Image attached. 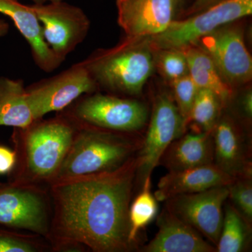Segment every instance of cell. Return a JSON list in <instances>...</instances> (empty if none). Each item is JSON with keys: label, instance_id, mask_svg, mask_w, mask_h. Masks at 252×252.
<instances>
[{"label": "cell", "instance_id": "obj_1", "mask_svg": "<svg viewBox=\"0 0 252 252\" xmlns=\"http://www.w3.org/2000/svg\"><path fill=\"white\" fill-rule=\"evenodd\" d=\"M137 155L112 171L49 184L53 205L47 239L55 248L85 246L94 252H126L129 207L137 185Z\"/></svg>", "mask_w": 252, "mask_h": 252}, {"label": "cell", "instance_id": "obj_2", "mask_svg": "<svg viewBox=\"0 0 252 252\" xmlns=\"http://www.w3.org/2000/svg\"><path fill=\"white\" fill-rule=\"evenodd\" d=\"M76 130L77 123L63 112L52 119H38L24 128H14L12 140L17 160L11 182L49 184L72 144Z\"/></svg>", "mask_w": 252, "mask_h": 252}, {"label": "cell", "instance_id": "obj_3", "mask_svg": "<svg viewBox=\"0 0 252 252\" xmlns=\"http://www.w3.org/2000/svg\"><path fill=\"white\" fill-rule=\"evenodd\" d=\"M81 63L99 90L125 97L142 94L155 69L154 49L148 36H126L117 45L96 50Z\"/></svg>", "mask_w": 252, "mask_h": 252}, {"label": "cell", "instance_id": "obj_4", "mask_svg": "<svg viewBox=\"0 0 252 252\" xmlns=\"http://www.w3.org/2000/svg\"><path fill=\"white\" fill-rule=\"evenodd\" d=\"M75 122L77 130L72 144L50 183L112 171L135 157L142 147L143 138L137 133L115 132Z\"/></svg>", "mask_w": 252, "mask_h": 252}, {"label": "cell", "instance_id": "obj_5", "mask_svg": "<svg viewBox=\"0 0 252 252\" xmlns=\"http://www.w3.org/2000/svg\"><path fill=\"white\" fill-rule=\"evenodd\" d=\"M63 112L81 124L126 133L142 130L150 114L142 101L98 91L81 96Z\"/></svg>", "mask_w": 252, "mask_h": 252}, {"label": "cell", "instance_id": "obj_6", "mask_svg": "<svg viewBox=\"0 0 252 252\" xmlns=\"http://www.w3.org/2000/svg\"><path fill=\"white\" fill-rule=\"evenodd\" d=\"M252 14V0H223L182 20H174L165 31L148 36L154 50L185 49L214 31Z\"/></svg>", "mask_w": 252, "mask_h": 252}, {"label": "cell", "instance_id": "obj_7", "mask_svg": "<svg viewBox=\"0 0 252 252\" xmlns=\"http://www.w3.org/2000/svg\"><path fill=\"white\" fill-rule=\"evenodd\" d=\"M51 198L37 184L0 183V225L48 238Z\"/></svg>", "mask_w": 252, "mask_h": 252}, {"label": "cell", "instance_id": "obj_8", "mask_svg": "<svg viewBox=\"0 0 252 252\" xmlns=\"http://www.w3.org/2000/svg\"><path fill=\"white\" fill-rule=\"evenodd\" d=\"M149 115L148 129L137 154V185L151 177L165 149L188 130L187 120L167 93L156 96Z\"/></svg>", "mask_w": 252, "mask_h": 252}, {"label": "cell", "instance_id": "obj_9", "mask_svg": "<svg viewBox=\"0 0 252 252\" xmlns=\"http://www.w3.org/2000/svg\"><path fill=\"white\" fill-rule=\"evenodd\" d=\"M98 91L97 84L81 62L26 87L36 120L50 112H63L81 96Z\"/></svg>", "mask_w": 252, "mask_h": 252}, {"label": "cell", "instance_id": "obj_10", "mask_svg": "<svg viewBox=\"0 0 252 252\" xmlns=\"http://www.w3.org/2000/svg\"><path fill=\"white\" fill-rule=\"evenodd\" d=\"M50 49L64 61L88 35L91 21L79 6L63 0L31 5Z\"/></svg>", "mask_w": 252, "mask_h": 252}, {"label": "cell", "instance_id": "obj_11", "mask_svg": "<svg viewBox=\"0 0 252 252\" xmlns=\"http://www.w3.org/2000/svg\"><path fill=\"white\" fill-rule=\"evenodd\" d=\"M233 23L204 36L196 45L210 56L223 80L233 89L251 81L252 59L243 30Z\"/></svg>", "mask_w": 252, "mask_h": 252}, {"label": "cell", "instance_id": "obj_12", "mask_svg": "<svg viewBox=\"0 0 252 252\" xmlns=\"http://www.w3.org/2000/svg\"><path fill=\"white\" fill-rule=\"evenodd\" d=\"M228 187L220 186L198 193L176 195L165 200L164 207L216 248L223 223V207L228 200Z\"/></svg>", "mask_w": 252, "mask_h": 252}, {"label": "cell", "instance_id": "obj_13", "mask_svg": "<svg viewBox=\"0 0 252 252\" xmlns=\"http://www.w3.org/2000/svg\"><path fill=\"white\" fill-rule=\"evenodd\" d=\"M214 162L233 178L252 177V138L234 118L222 112L212 131Z\"/></svg>", "mask_w": 252, "mask_h": 252}, {"label": "cell", "instance_id": "obj_14", "mask_svg": "<svg viewBox=\"0 0 252 252\" xmlns=\"http://www.w3.org/2000/svg\"><path fill=\"white\" fill-rule=\"evenodd\" d=\"M118 24L126 36L160 34L175 20V0H117Z\"/></svg>", "mask_w": 252, "mask_h": 252}, {"label": "cell", "instance_id": "obj_15", "mask_svg": "<svg viewBox=\"0 0 252 252\" xmlns=\"http://www.w3.org/2000/svg\"><path fill=\"white\" fill-rule=\"evenodd\" d=\"M157 235L142 252H215L216 248L191 225L164 207L157 218Z\"/></svg>", "mask_w": 252, "mask_h": 252}, {"label": "cell", "instance_id": "obj_16", "mask_svg": "<svg viewBox=\"0 0 252 252\" xmlns=\"http://www.w3.org/2000/svg\"><path fill=\"white\" fill-rule=\"evenodd\" d=\"M0 13L13 21L27 41L34 62L39 69L51 72L64 62L46 44L40 23L31 5L21 4L18 0H0Z\"/></svg>", "mask_w": 252, "mask_h": 252}, {"label": "cell", "instance_id": "obj_17", "mask_svg": "<svg viewBox=\"0 0 252 252\" xmlns=\"http://www.w3.org/2000/svg\"><path fill=\"white\" fill-rule=\"evenodd\" d=\"M235 180L225 173L216 164H209L169 172L159 180L154 196L157 201L182 194L198 193L220 186H228Z\"/></svg>", "mask_w": 252, "mask_h": 252}, {"label": "cell", "instance_id": "obj_18", "mask_svg": "<svg viewBox=\"0 0 252 252\" xmlns=\"http://www.w3.org/2000/svg\"><path fill=\"white\" fill-rule=\"evenodd\" d=\"M212 131L186 132L165 149L158 165L172 172L214 163Z\"/></svg>", "mask_w": 252, "mask_h": 252}, {"label": "cell", "instance_id": "obj_19", "mask_svg": "<svg viewBox=\"0 0 252 252\" xmlns=\"http://www.w3.org/2000/svg\"><path fill=\"white\" fill-rule=\"evenodd\" d=\"M36 120L24 81L0 77V126L24 128Z\"/></svg>", "mask_w": 252, "mask_h": 252}, {"label": "cell", "instance_id": "obj_20", "mask_svg": "<svg viewBox=\"0 0 252 252\" xmlns=\"http://www.w3.org/2000/svg\"><path fill=\"white\" fill-rule=\"evenodd\" d=\"M183 51L188 62L189 75L198 89L212 91L226 107L233 98V89L223 80L210 56L197 45Z\"/></svg>", "mask_w": 252, "mask_h": 252}, {"label": "cell", "instance_id": "obj_21", "mask_svg": "<svg viewBox=\"0 0 252 252\" xmlns=\"http://www.w3.org/2000/svg\"><path fill=\"white\" fill-rule=\"evenodd\" d=\"M252 227L229 200H226L217 252H241L248 250L251 242Z\"/></svg>", "mask_w": 252, "mask_h": 252}, {"label": "cell", "instance_id": "obj_22", "mask_svg": "<svg viewBox=\"0 0 252 252\" xmlns=\"http://www.w3.org/2000/svg\"><path fill=\"white\" fill-rule=\"evenodd\" d=\"M157 200L151 190V177L142 185L141 191L132 200L129 207V241L137 247V235L157 216Z\"/></svg>", "mask_w": 252, "mask_h": 252}, {"label": "cell", "instance_id": "obj_23", "mask_svg": "<svg viewBox=\"0 0 252 252\" xmlns=\"http://www.w3.org/2000/svg\"><path fill=\"white\" fill-rule=\"evenodd\" d=\"M223 108L224 106L216 94L206 89H198L187 119V126L192 124L194 132L212 131Z\"/></svg>", "mask_w": 252, "mask_h": 252}, {"label": "cell", "instance_id": "obj_24", "mask_svg": "<svg viewBox=\"0 0 252 252\" xmlns=\"http://www.w3.org/2000/svg\"><path fill=\"white\" fill-rule=\"evenodd\" d=\"M155 69L165 79L172 82L189 74V66L185 51L182 49L154 50Z\"/></svg>", "mask_w": 252, "mask_h": 252}, {"label": "cell", "instance_id": "obj_25", "mask_svg": "<svg viewBox=\"0 0 252 252\" xmlns=\"http://www.w3.org/2000/svg\"><path fill=\"white\" fill-rule=\"evenodd\" d=\"M228 187V200L252 226V177L235 179Z\"/></svg>", "mask_w": 252, "mask_h": 252}, {"label": "cell", "instance_id": "obj_26", "mask_svg": "<svg viewBox=\"0 0 252 252\" xmlns=\"http://www.w3.org/2000/svg\"><path fill=\"white\" fill-rule=\"evenodd\" d=\"M172 98L186 120L193 105L198 89L189 74L170 82Z\"/></svg>", "mask_w": 252, "mask_h": 252}, {"label": "cell", "instance_id": "obj_27", "mask_svg": "<svg viewBox=\"0 0 252 252\" xmlns=\"http://www.w3.org/2000/svg\"><path fill=\"white\" fill-rule=\"evenodd\" d=\"M41 249L34 237L0 228V252H36Z\"/></svg>", "mask_w": 252, "mask_h": 252}, {"label": "cell", "instance_id": "obj_28", "mask_svg": "<svg viewBox=\"0 0 252 252\" xmlns=\"http://www.w3.org/2000/svg\"><path fill=\"white\" fill-rule=\"evenodd\" d=\"M16 151L0 145V175L11 173L16 166Z\"/></svg>", "mask_w": 252, "mask_h": 252}, {"label": "cell", "instance_id": "obj_29", "mask_svg": "<svg viewBox=\"0 0 252 252\" xmlns=\"http://www.w3.org/2000/svg\"><path fill=\"white\" fill-rule=\"evenodd\" d=\"M239 108L243 117L245 118L248 122H251L252 117V91L251 89L245 91L239 100Z\"/></svg>", "mask_w": 252, "mask_h": 252}, {"label": "cell", "instance_id": "obj_30", "mask_svg": "<svg viewBox=\"0 0 252 252\" xmlns=\"http://www.w3.org/2000/svg\"><path fill=\"white\" fill-rule=\"evenodd\" d=\"M221 1L223 0H195L191 6L186 11L185 15L189 16L197 14Z\"/></svg>", "mask_w": 252, "mask_h": 252}, {"label": "cell", "instance_id": "obj_31", "mask_svg": "<svg viewBox=\"0 0 252 252\" xmlns=\"http://www.w3.org/2000/svg\"><path fill=\"white\" fill-rule=\"evenodd\" d=\"M9 31V24L4 21L0 19V37L6 36Z\"/></svg>", "mask_w": 252, "mask_h": 252}, {"label": "cell", "instance_id": "obj_32", "mask_svg": "<svg viewBox=\"0 0 252 252\" xmlns=\"http://www.w3.org/2000/svg\"><path fill=\"white\" fill-rule=\"evenodd\" d=\"M35 4H45V3L53 2V1H61V0H31Z\"/></svg>", "mask_w": 252, "mask_h": 252}, {"label": "cell", "instance_id": "obj_33", "mask_svg": "<svg viewBox=\"0 0 252 252\" xmlns=\"http://www.w3.org/2000/svg\"><path fill=\"white\" fill-rule=\"evenodd\" d=\"M175 1L176 5H177V6H179V5L182 4V1H183V0H175Z\"/></svg>", "mask_w": 252, "mask_h": 252}]
</instances>
